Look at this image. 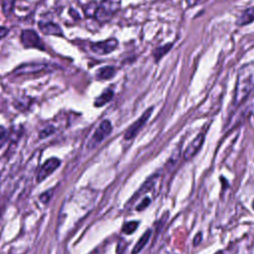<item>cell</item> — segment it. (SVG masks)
Masks as SVG:
<instances>
[{
    "mask_svg": "<svg viewBox=\"0 0 254 254\" xmlns=\"http://www.w3.org/2000/svg\"><path fill=\"white\" fill-rule=\"evenodd\" d=\"M254 88V61L243 64L238 70L234 88L233 102L238 106L247 99Z\"/></svg>",
    "mask_w": 254,
    "mask_h": 254,
    "instance_id": "1",
    "label": "cell"
},
{
    "mask_svg": "<svg viewBox=\"0 0 254 254\" xmlns=\"http://www.w3.org/2000/svg\"><path fill=\"white\" fill-rule=\"evenodd\" d=\"M121 0H103L94 12V18L99 23H105L111 20V18L120 9Z\"/></svg>",
    "mask_w": 254,
    "mask_h": 254,
    "instance_id": "2",
    "label": "cell"
},
{
    "mask_svg": "<svg viewBox=\"0 0 254 254\" xmlns=\"http://www.w3.org/2000/svg\"><path fill=\"white\" fill-rule=\"evenodd\" d=\"M51 69V65L45 63H29L23 64L17 66L13 70V74L15 75H29V74H37L41 72H46Z\"/></svg>",
    "mask_w": 254,
    "mask_h": 254,
    "instance_id": "3",
    "label": "cell"
},
{
    "mask_svg": "<svg viewBox=\"0 0 254 254\" xmlns=\"http://www.w3.org/2000/svg\"><path fill=\"white\" fill-rule=\"evenodd\" d=\"M112 131V125L109 120H103L100 125L97 127L93 135L91 136L88 142V148H95L98 144H100Z\"/></svg>",
    "mask_w": 254,
    "mask_h": 254,
    "instance_id": "4",
    "label": "cell"
},
{
    "mask_svg": "<svg viewBox=\"0 0 254 254\" xmlns=\"http://www.w3.org/2000/svg\"><path fill=\"white\" fill-rule=\"evenodd\" d=\"M154 110V107L151 106L150 108H148L147 110L144 111V113L126 130L125 134H124V139L125 140H131L133 139L139 132L140 130L145 126V124L147 123V121L149 120L152 112Z\"/></svg>",
    "mask_w": 254,
    "mask_h": 254,
    "instance_id": "5",
    "label": "cell"
},
{
    "mask_svg": "<svg viewBox=\"0 0 254 254\" xmlns=\"http://www.w3.org/2000/svg\"><path fill=\"white\" fill-rule=\"evenodd\" d=\"M117 46H118V41L115 38H110L105 41L96 42V43L91 44L90 49L93 53L103 56V55L112 53L117 48Z\"/></svg>",
    "mask_w": 254,
    "mask_h": 254,
    "instance_id": "6",
    "label": "cell"
},
{
    "mask_svg": "<svg viewBox=\"0 0 254 254\" xmlns=\"http://www.w3.org/2000/svg\"><path fill=\"white\" fill-rule=\"evenodd\" d=\"M21 43L25 48H36L44 50L43 43L34 30H24L21 33Z\"/></svg>",
    "mask_w": 254,
    "mask_h": 254,
    "instance_id": "7",
    "label": "cell"
},
{
    "mask_svg": "<svg viewBox=\"0 0 254 254\" xmlns=\"http://www.w3.org/2000/svg\"><path fill=\"white\" fill-rule=\"evenodd\" d=\"M61 165V161L58 158H50L48 159L40 168L37 175V182L40 183L43 180L47 179L52 173H54L59 166Z\"/></svg>",
    "mask_w": 254,
    "mask_h": 254,
    "instance_id": "8",
    "label": "cell"
},
{
    "mask_svg": "<svg viewBox=\"0 0 254 254\" xmlns=\"http://www.w3.org/2000/svg\"><path fill=\"white\" fill-rule=\"evenodd\" d=\"M203 142H204V133H199L198 135H196L194 139H192V141L186 148L184 152V159L186 161L192 159L200 150Z\"/></svg>",
    "mask_w": 254,
    "mask_h": 254,
    "instance_id": "9",
    "label": "cell"
},
{
    "mask_svg": "<svg viewBox=\"0 0 254 254\" xmlns=\"http://www.w3.org/2000/svg\"><path fill=\"white\" fill-rule=\"evenodd\" d=\"M39 28H40L41 32L45 35H53V36H58V37L63 36L62 28L54 22L41 21V22H39Z\"/></svg>",
    "mask_w": 254,
    "mask_h": 254,
    "instance_id": "10",
    "label": "cell"
},
{
    "mask_svg": "<svg viewBox=\"0 0 254 254\" xmlns=\"http://www.w3.org/2000/svg\"><path fill=\"white\" fill-rule=\"evenodd\" d=\"M254 21V6H251L247 9H245L241 15L238 17L236 24L238 26H245L249 25Z\"/></svg>",
    "mask_w": 254,
    "mask_h": 254,
    "instance_id": "11",
    "label": "cell"
},
{
    "mask_svg": "<svg viewBox=\"0 0 254 254\" xmlns=\"http://www.w3.org/2000/svg\"><path fill=\"white\" fill-rule=\"evenodd\" d=\"M116 73V69L112 65H107L100 67L97 72H96V78L100 80H105V79H110L112 78Z\"/></svg>",
    "mask_w": 254,
    "mask_h": 254,
    "instance_id": "12",
    "label": "cell"
},
{
    "mask_svg": "<svg viewBox=\"0 0 254 254\" xmlns=\"http://www.w3.org/2000/svg\"><path fill=\"white\" fill-rule=\"evenodd\" d=\"M114 95V92L111 89H105L98 97H96L95 101H94V105L96 107H101L104 104H106L107 102H109L112 97Z\"/></svg>",
    "mask_w": 254,
    "mask_h": 254,
    "instance_id": "13",
    "label": "cell"
},
{
    "mask_svg": "<svg viewBox=\"0 0 254 254\" xmlns=\"http://www.w3.org/2000/svg\"><path fill=\"white\" fill-rule=\"evenodd\" d=\"M151 230L150 229H148L140 238H139V240L137 241V243L135 244V246H134V248H133V250H132V254H137V253H139L143 248H144V246L147 244V242L149 241V239H150V237H151Z\"/></svg>",
    "mask_w": 254,
    "mask_h": 254,
    "instance_id": "14",
    "label": "cell"
},
{
    "mask_svg": "<svg viewBox=\"0 0 254 254\" xmlns=\"http://www.w3.org/2000/svg\"><path fill=\"white\" fill-rule=\"evenodd\" d=\"M172 47H173V44L170 43V44H167V45H164V46H161V47L155 49L154 52H153V56L155 58V61L156 62L160 61L166 54H168V52L172 49Z\"/></svg>",
    "mask_w": 254,
    "mask_h": 254,
    "instance_id": "15",
    "label": "cell"
},
{
    "mask_svg": "<svg viewBox=\"0 0 254 254\" xmlns=\"http://www.w3.org/2000/svg\"><path fill=\"white\" fill-rule=\"evenodd\" d=\"M138 226H139L138 221H129V222H126L122 226V231L126 234H131V233L135 232V230L137 229Z\"/></svg>",
    "mask_w": 254,
    "mask_h": 254,
    "instance_id": "16",
    "label": "cell"
},
{
    "mask_svg": "<svg viewBox=\"0 0 254 254\" xmlns=\"http://www.w3.org/2000/svg\"><path fill=\"white\" fill-rule=\"evenodd\" d=\"M13 6H14V0H4L2 4L3 13H5L6 15L9 14L13 10Z\"/></svg>",
    "mask_w": 254,
    "mask_h": 254,
    "instance_id": "17",
    "label": "cell"
},
{
    "mask_svg": "<svg viewBox=\"0 0 254 254\" xmlns=\"http://www.w3.org/2000/svg\"><path fill=\"white\" fill-rule=\"evenodd\" d=\"M8 132L7 130L3 127V126H0V148L3 147V145L6 143V141L8 140Z\"/></svg>",
    "mask_w": 254,
    "mask_h": 254,
    "instance_id": "18",
    "label": "cell"
},
{
    "mask_svg": "<svg viewBox=\"0 0 254 254\" xmlns=\"http://www.w3.org/2000/svg\"><path fill=\"white\" fill-rule=\"evenodd\" d=\"M55 132V128L53 126H48L46 128H44L41 132H40V138L43 139V138H46L48 136H50L51 134H53Z\"/></svg>",
    "mask_w": 254,
    "mask_h": 254,
    "instance_id": "19",
    "label": "cell"
},
{
    "mask_svg": "<svg viewBox=\"0 0 254 254\" xmlns=\"http://www.w3.org/2000/svg\"><path fill=\"white\" fill-rule=\"evenodd\" d=\"M150 202H151L150 198H149V197H145V198L141 201V203L137 206V210H143L144 208H146V207L150 204Z\"/></svg>",
    "mask_w": 254,
    "mask_h": 254,
    "instance_id": "20",
    "label": "cell"
},
{
    "mask_svg": "<svg viewBox=\"0 0 254 254\" xmlns=\"http://www.w3.org/2000/svg\"><path fill=\"white\" fill-rule=\"evenodd\" d=\"M8 32H9L8 28L3 27V26H0V40L3 39L4 37H6V35L8 34Z\"/></svg>",
    "mask_w": 254,
    "mask_h": 254,
    "instance_id": "21",
    "label": "cell"
},
{
    "mask_svg": "<svg viewBox=\"0 0 254 254\" xmlns=\"http://www.w3.org/2000/svg\"><path fill=\"white\" fill-rule=\"evenodd\" d=\"M203 1H205V0H187L189 6H194V5L199 4V3L203 2Z\"/></svg>",
    "mask_w": 254,
    "mask_h": 254,
    "instance_id": "22",
    "label": "cell"
},
{
    "mask_svg": "<svg viewBox=\"0 0 254 254\" xmlns=\"http://www.w3.org/2000/svg\"><path fill=\"white\" fill-rule=\"evenodd\" d=\"M201 241V232H198L195 236H194V239H193V244L194 245H197L199 242Z\"/></svg>",
    "mask_w": 254,
    "mask_h": 254,
    "instance_id": "23",
    "label": "cell"
}]
</instances>
